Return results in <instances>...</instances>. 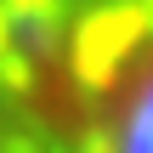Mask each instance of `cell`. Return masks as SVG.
I'll use <instances>...</instances> for the list:
<instances>
[{"instance_id": "1", "label": "cell", "mask_w": 153, "mask_h": 153, "mask_svg": "<svg viewBox=\"0 0 153 153\" xmlns=\"http://www.w3.org/2000/svg\"><path fill=\"white\" fill-rule=\"evenodd\" d=\"M0 153H153V0H0Z\"/></svg>"}]
</instances>
